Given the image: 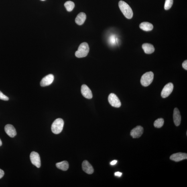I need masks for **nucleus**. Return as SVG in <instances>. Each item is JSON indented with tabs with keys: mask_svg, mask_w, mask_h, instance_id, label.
Segmentation results:
<instances>
[{
	"mask_svg": "<svg viewBox=\"0 0 187 187\" xmlns=\"http://www.w3.org/2000/svg\"><path fill=\"white\" fill-rule=\"evenodd\" d=\"M108 101L112 107L118 108L121 106L120 101L115 94L111 93L110 94L108 97Z\"/></svg>",
	"mask_w": 187,
	"mask_h": 187,
	"instance_id": "nucleus-5",
	"label": "nucleus"
},
{
	"mask_svg": "<svg viewBox=\"0 0 187 187\" xmlns=\"http://www.w3.org/2000/svg\"><path fill=\"white\" fill-rule=\"evenodd\" d=\"M120 9L125 16L128 19H131L133 16V12L130 7L125 1H121L119 2Z\"/></svg>",
	"mask_w": 187,
	"mask_h": 187,
	"instance_id": "nucleus-1",
	"label": "nucleus"
},
{
	"mask_svg": "<svg viewBox=\"0 0 187 187\" xmlns=\"http://www.w3.org/2000/svg\"><path fill=\"white\" fill-rule=\"evenodd\" d=\"M54 79V77L52 74L48 75L43 78L40 82L42 87H45L50 85L52 83Z\"/></svg>",
	"mask_w": 187,
	"mask_h": 187,
	"instance_id": "nucleus-10",
	"label": "nucleus"
},
{
	"mask_svg": "<svg viewBox=\"0 0 187 187\" xmlns=\"http://www.w3.org/2000/svg\"><path fill=\"white\" fill-rule=\"evenodd\" d=\"M164 124V120L162 118H159L155 120L154 123V126L155 128H160L163 126Z\"/></svg>",
	"mask_w": 187,
	"mask_h": 187,
	"instance_id": "nucleus-20",
	"label": "nucleus"
},
{
	"mask_svg": "<svg viewBox=\"0 0 187 187\" xmlns=\"http://www.w3.org/2000/svg\"><path fill=\"white\" fill-rule=\"evenodd\" d=\"M82 170L88 174H92L94 172V169L90 163L87 160H84L82 164Z\"/></svg>",
	"mask_w": 187,
	"mask_h": 187,
	"instance_id": "nucleus-12",
	"label": "nucleus"
},
{
	"mask_svg": "<svg viewBox=\"0 0 187 187\" xmlns=\"http://www.w3.org/2000/svg\"><path fill=\"white\" fill-rule=\"evenodd\" d=\"M142 48L145 54H150L154 52L155 49L153 45L145 43L143 45Z\"/></svg>",
	"mask_w": 187,
	"mask_h": 187,
	"instance_id": "nucleus-15",
	"label": "nucleus"
},
{
	"mask_svg": "<svg viewBox=\"0 0 187 187\" xmlns=\"http://www.w3.org/2000/svg\"><path fill=\"white\" fill-rule=\"evenodd\" d=\"M30 158L31 163L36 166L37 168L41 167V160L39 153L35 151H33L31 153Z\"/></svg>",
	"mask_w": 187,
	"mask_h": 187,
	"instance_id": "nucleus-6",
	"label": "nucleus"
},
{
	"mask_svg": "<svg viewBox=\"0 0 187 187\" xmlns=\"http://www.w3.org/2000/svg\"><path fill=\"white\" fill-rule=\"evenodd\" d=\"M117 161L116 160H114L111 161V163H110V164L112 165H115L117 164Z\"/></svg>",
	"mask_w": 187,
	"mask_h": 187,
	"instance_id": "nucleus-26",
	"label": "nucleus"
},
{
	"mask_svg": "<svg viewBox=\"0 0 187 187\" xmlns=\"http://www.w3.org/2000/svg\"><path fill=\"white\" fill-rule=\"evenodd\" d=\"M122 173L120 172H117L115 173V176H117L119 177H120L122 175Z\"/></svg>",
	"mask_w": 187,
	"mask_h": 187,
	"instance_id": "nucleus-25",
	"label": "nucleus"
},
{
	"mask_svg": "<svg viewBox=\"0 0 187 187\" xmlns=\"http://www.w3.org/2000/svg\"><path fill=\"white\" fill-rule=\"evenodd\" d=\"M143 133V129L141 126H137L131 131L130 135L133 138H139Z\"/></svg>",
	"mask_w": 187,
	"mask_h": 187,
	"instance_id": "nucleus-8",
	"label": "nucleus"
},
{
	"mask_svg": "<svg viewBox=\"0 0 187 187\" xmlns=\"http://www.w3.org/2000/svg\"><path fill=\"white\" fill-rule=\"evenodd\" d=\"M181 119V118L179 110L177 108H175L173 113V120L175 125L176 126H178L180 125Z\"/></svg>",
	"mask_w": 187,
	"mask_h": 187,
	"instance_id": "nucleus-14",
	"label": "nucleus"
},
{
	"mask_svg": "<svg viewBox=\"0 0 187 187\" xmlns=\"http://www.w3.org/2000/svg\"><path fill=\"white\" fill-rule=\"evenodd\" d=\"M182 67L185 69L187 70V60L184 61L182 64Z\"/></svg>",
	"mask_w": 187,
	"mask_h": 187,
	"instance_id": "nucleus-23",
	"label": "nucleus"
},
{
	"mask_svg": "<svg viewBox=\"0 0 187 187\" xmlns=\"http://www.w3.org/2000/svg\"><path fill=\"white\" fill-rule=\"evenodd\" d=\"M64 6L67 10L68 11H71L75 7V4L72 1H68L65 3Z\"/></svg>",
	"mask_w": 187,
	"mask_h": 187,
	"instance_id": "nucleus-19",
	"label": "nucleus"
},
{
	"mask_svg": "<svg viewBox=\"0 0 187 187\" xmlns=\"http://www.w3.org/2000/svg\"><path fill=\"white\" fill-rule=\"evenodd\" d=\"M2 145V141L1 139H0V146H1Z\"/></svg>",
	"mask_w": 187,
	"mask_h": 187,
	"instance_id": "nucleus-27",
	"label": "nucleus"
},
{
	"mask_svg": "<svg viewBox=\"0 0 187 187\" xmlns=\"http://www.w3.org/2000/svg\"><path fill=\"white\" fill-rule=\"evenodd\" d=\"M173 3V0H166L164 5V9L168 10L172 7Z\"/></svg>",
	"mask_w": 187,
	"mask_h": 187,
	"instance_id": "nucleus-21",
	"label": "nucleus"
},
{
	"mask_svg": "<svg viewBox=\"0 0 187 187\" xmlns=\"http://www.w3.org/2000/svg\"><path fill=\"white\" fill-rule=\"evenodd\" d=\"M174 85L172 83L170 82L164 86L161 92V96L164 98H166L170 95L173 92Z\"/></svg>",
	"mask_w": 187,
	"mask_h": 187,
	"instance_id": "nucleus-7",
	"label": "nucleus"
},
{
	"mask_svg": "<svg viewBox=\"0 0 187 187\" xmlns=\"http://www.w3.org/2000/svg\"><path fill=\"white\" fill-rule=\"evenodd\" d=\"M89 50V47L88 43L86 42L82 43L80 45L78 50L75 52V56L78 58L85 57L87 56Z\"/></svg>",
	"mask_w": 187,
	"mask_h": 187,
	"instance_id": "nucleus-2",
	"label": "nucleus"
},
{
	"mask_svg": "<svg viewBox=\"0 0 187 187\" xmlns=\"http://www.w3.org/2000/svg\"><path fill=\"white\" fill-rule=\"evenodd\" d=\"M154 74L151 72L145 73L141 79V83L143 86L147 87L150 85L153 81Z\"/></svg>",
	"mask_w": 187,
	"mask_h": 187,
	"instance_id": "nucleus-4",
	"label": "nucleus"
},
{
	"mask_svg": "<svg viewBox=\"0 0 187 187\" xmlns=\"http://www.w3.org/2000/svg\"><path fill=\"white\" fill-rule=\"evenodd\" d=\"M41 1H45V0H41Z\"/></svg>",
	"mask_w": 187,
	"mask_h": 187,
	"instance_id": "nucleus-28",
	"label": "nucleus"
},
{
	"mask_svg": "<svg viewBox=\"0 0 187 187\" xmlns=\"http://www.w3.org/2000/svg\"><path fill=\"white\" fill-rule=\"evenodd\" d=\"M171 160L178 162L187 159V154L186 153H174L171 155Z\"/></svg>",
	"mask_w": 187,
	"mask_h": 187,
	"instance_id": "nucleus-9",
	"label": "nucleus"
},
{
	"mask_svg": "<svg viewBox=\"0 0 187 187\" xmlns=\"http://www.w3.org/2000/svg\"><path fill=\"white\" fill-rule=\"evenodd\" d=\"M0 99L4 101H7L9 100V98L0 91Z\"/></svg>",
	"mask_w": 187,
	"mask_h": 187,
	"instance_id": "nucleus-22",
	"label": "nucleus"
},
{
	"mask_svg": "<svg viewBox=\"0 0 187 187\" xmlns=\"http://www.w3.org/2000/svg\"><path fill=\"white\" fill-rule=\"evenodd\" d=\"M86 19V15L83 12H81L76 17L75 22L78 25H82L85 21Z\"/></svg>",
	"mask_w": 187,
	"mask_h": 187,
	"instance_id": "nucleus-16",
	"label": "nucleus"
},
{
	"mask_svg": "<svg viewBox=\"0 0 187 187\" xmlns=\"http://www.w3.org/2000/svg\"><path fill=\"white\" fill-rule=\"evenodd\" d=\"M140 28L143 30L146 31H150L153 29V25L150 23L148 22H143L140 24L139 25Z\"/></svg>",
	"mask_w": 187,
	"mask_h": 187,
	"instance_id": "nucleus-17",
	"label": "nucleus"
},
{
	"mask_svg": "<svg viewBox=\"0 0 187 187\" xmlns=\"http://www.w3.org/2000/svg\"><path fill=\"white\" fill-rule=\"evenodd\" d=\"M57 168L63 171H66L69 168V164L67 161H64L62 162L57 163L56 164Z\"/></svg>",
	"mask_w": 187,
	"mask_h": 187,
	"instance_id": "nucleus-18",
	"label": "nucleus"
},
{
	"mask_svg": "<svg viewBox=\"0 0 187 187\" xmlns=\"http://www.w3.org/2000/svg\"><path fill=\"white\" fill-rule=\"evenodd\" d=\"M4 175V171L0 169V179L3 178Z\"/></svg>",
	"mask_w": 187,
	"mask_h": 187,
	"instance_id": "nucleus-24",
	"label": "nucleus"
},
{
	"mask_svg": "<svg viewBox=\"0 0 187 187\" xmlns=\"http://www.w3.org/2000/svg\"><path fill=\"white\" fill-rule=\"evenodd\" d=\"M81 92L82 95L87 99H91L92 97L91 90L86 85H83L82 86Z\"/></svg>",
	"mask_w": 187,
	"mask_h": 187,
	"instance_id": "nucleus-11",
	"label": "nucleus"
},
{
	"mask_svg": "<svg viewBox=\"0 0 187 187\" xmlns=\"http://www.w3.org/2000/svg\"><path fill=\"white\" fill-rule=\"evenodd\" d=\"M5 130L7 134L11 138L14 137L16 135V132L13 126L8 124L5 127Z\"/></svg>",
	"mask_w": 187,
	"mask_h": 187,
	"instance_id": "nucleus-13",
	"label": "nucleus"
},
{
	"mask_svg": "<svg viewBox=\"0 0 187 187\" xmlns=\"http://www.w3.org/2000/svg\"><path fill=\"white\" fill-rule=\"evenodd\" d=\"M64 124L63 120L60 118L55 120L52 126V133L55 134H58L60 133L63 129Z\"/></svg>",
	"mask_w": 187,
	"mask_h": 187,
	"instance_id": "nucleus-3",
	"label": "nucleus"
}]
</instances>
